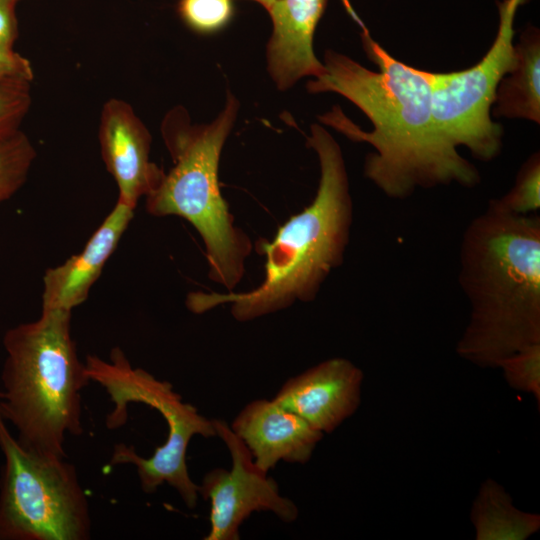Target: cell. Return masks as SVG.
<instances>
[{"mask_svg":"<svg viewBox=\"0 0 540 540\" xmlns=\"http://www.w3.org/2000/svg\"><path fill=\"white\" fill-rule=\"evenodd\" d=\"M361 28L365 52L378 71L327 50L325 72L310 80L307 89L343 96L367 116L373 130H362L339 106L319 116L320 122L375 149L366 157L365 176L392 199L407 198L417 188L478 184L477 169L446 139L435 120L433 72L398 61L370 37L365 26Z\"/></svg>","mask_w":540,"mask_h":540,"instance_id":"1","label":"cell"},{"mask_svg":"<svg viewBox=\"0 0 540 540\" xmlns=\"http://www.w3.org/2000/svg\"><path fill=\"white\" fill-rule=\"evenodd\" d=\"M459 284L470 315L457 354L479 367L540 344V218L488 206L466 227Z\"/></svg>","mask_w":540,"mask_h":540,"instance_id":"2","label":"cell"},{"mask_svg":"<svg viewBox=\"0 0 540 540\" xmlns=\"http://www.w3.org/2000/svg\"><path fill=\"white\" fill-rule=\"evenodd\" d=\"M308 146L318 157L319 185L312 203L293 215L271 241L260 240L266 257L262 283L244 293L192 292L186 299L196 314L231 304V314L247 322L311 302L332 270L343 263L350 239L353 204L345 161L339 144L321 125L312 124Z\"/></svg>","mask_w":540,"mask_h":540,"instance_id":"3","label":"cell"},{"mask_svg":"<svg viewBox=\"0 0 540 540\" xmlns=\"http://www.w3.org/2000/svg\"><path fill=\"white\" fill-rule=\"evenodd\" d=\"M0 414L26 449L65 458L66 435L83 431L81 391L90 382L71 334V311L42 310L6 331Z\"/></svg>","mask_w":540,"mask_h":540,"instance_id":"4","label":"cell"},{"mask_svg":"<svg viewBox=\"0 0 540 540\" xmlns=\"http://www.w3.org/2000/svg\"><path fill=\"white\" fill-rule=\"evenodd\" d=\"M239 111V100L228 92L223 109L209 123L193 124L183 108L165 117L162 135L173 167L146 198L149 214L186 219L205 245L212 281L232 291L241 281L252 251L247 234L234 224L218 180L223 146Z\"/></svg>","mask_w":540,"mask_h":540,"instance_id":"5","label":"cell"},{"mask_svg":"<svg viewBox=\"0 0 540 540\" xmlns=\"http://www.w3.org/2000/svg\"><path fill=\"white\" fill-rule=\"evenodd\" d=\"M0 540H86L91 517L76 468L24 448L0 414Z\"/></svg>","mask_w":540,"mask_h":540,"instance_id":"6","label":"cell"},{"mask_svg":"<svg viewBox=\"0 0 540 540\" xmlns=\"http://www.w3.org/2000/svg\"><path fill=\"white\" fill-rule=\"evenodd\" d=\"M85 367L90 381L101 385L114 404L106 416L107 428L117 429L126 423L130 403L146 404L156 409L166 421L168 432L164 444L148 458L137 454L132 459L141 484L156 490L167 483L179 494L189 493L195 483L186 464L187 448L195 435L216 436L213 419L184 402L171 383L133 367L119 347L111 350L108 361L88 355Z\"/></svg>","mask_w":540,"mask_h":540,"instance_id":"7","label":"cell"},{"mask_svg":"<svg viewBox=\"0 0 540 540\" xmlns=\"http://www.w3.org/2000/svg\"><path fill=\"white\" fill-rule=\"evenodd\" d=\"M526 0H503L498 32L484 57L470 68L432 76L435 120L446 139L458 149L465 146L477 158H495L502 144V128L491 119L496 90L514 67V20Z\"/></svg>","mask_w":540,"mask_h":540,"instance_id":"8","label":"cell"},{"mask_svg":"<svg viewBox=\"0 0 540 540\" xmlns=\"http://www.w3.org/2000/svg\"><path fill=\"white\" fill-rule=\"evenodd\" d=\"M213 423L232 464L230 469L210 470L199 485V496L210 502V529L204 539L238 540L240 526L253 512H271L283 522H294L299 514L296 504L255 465L250 451L226 421L213 419Z\"/></svg>","mask_w":540,"mask_h":540,"instance_id":"9","label":"cell"},{"mask_svg":"<svg viewBox=\"0 0 540 540\" xmlns=\"http://www.w3.org/2000/svg\"><path fill=\"white\" fill-rule=\"evenodd\" d=\"M98 137L106 169L118 186V200L135 209L164 176L150 160L149 130L129 103L110 99L100 113Z\"/></svg>","mask_w":540,"mask_h":540,"instance_id":"10","label":"cell"},{"mask_svg":"<svg viewBox=\"0 0 540 540\" xmlns=\"http://www.w3.org/2000/svg\"><path fill=\"white\" fill-rule=\"evenodd\" d=\"M363 372L346 358H331L289 378L273 400L323 434L332 433L361 403Z\"/></svg>","mask_w":540,"mask_h":540,"instance_id":"11","label":"cell"},{"mask_svg":"<svg viewBox=\"0 0 540 540\" xmlns=\"http://www.w3.org/2000/svg\"><path fill=\"white\" fill-rule=\"evenodd\" d=\"M329 0H276L266 10L272 32L267 45V69L280 91L301 78H317L325 72L313 49L316 27ZM351 17L362 26L349 0H341Z\"/></svg>","mask_w":540,"mask_h":540,"instance_id":"12","label":"cell"},{"mask_svg":"<svg viewBox=\"0 0 540 540\" xmlns=\"http://www.w3.org/2000/svg\"><path fill=\"white\" fill-rule=\"evenodd\" d=\"M230 427L250 451L255 465L265 473L280 461L307 463L324 435L273 398L249 402Z\"/></svg>","mask_w":540,"mask_h":540,"instance_id":"13","label":"cell"},{"mask_svg":"<svg viewBox=\"0 0 540 540\" xmlns=\"http://www.w3.org/2000/svg\"><path fill=\"white\" fill-rule=\"evenodd\" d=\"M133 216L134 209L117 200L80 253L45 271L42 310L72 312L86 301Z\"/></svg>","mask_w":540,"mask_h":540,"instance_id":"14","label":"cell"},{"mask_svg":"<svg viewBox=\"0 0 540 540\" xmlns=\"http://www.w3.org/2000/svg\"><path fill=\"white\" fill-rule=\"evenodd\" d=\"M514 67L498 84L493 103L496 117L540 123V34L527 28L514 45Z\"/></svg>","mask_w":540,"mask_h":540,"instance_id":"15","label":"cell"},{"mask_svg":"<svg viewBox=\"0 0 540 540\" xmlns=\"http://www.w3.org/2000/svg\"><path fill=\"white\" fill-rule=\"evenodd\" d=\"M477 540H524L540 528V516L517 509L505 489L485 480L471 509Z\"/></svg>","mask_w":540,"mask_h":540,"instance_id":"16","label":"cell"},{"mask_svg":"<svg viewBox=\"0 0 540 540\" xmlns=\"http://www.w3.org/2000/svg\"><path fill=\"white\" fill-rule=\"evenodd\" d=\"M36 159V150L21 130L0 137V204L25 183Z\"/></svg>","mask_w":540,"mask_h":540,"instance_id":"17","label":"cell"},{"mask_svg":"<svg viewBox=\"0 0 540 540\" xmlns=\"http://www.w3.org/2000/svg\"><path fill=\"white\" fill-rule=\"evenodd\" d=\"M488 206L513 215H529L540 208V156L531 155L521 166L514 186Z\"/></svg>","mask_w":540,"mask_h":540,"instance_id":"18","label":"cell"},{"mask_svg":"<svg viewBox=\"0 0 540 540\" xmlns=\"http://www.w3.org/2000/svg\"><path fill=\"white\" fill-rule=\"evenodd\" d=\"M497 368L503 372L510 387L531 394L540 405V344L503 359Z\"/></svg>","mask_w":540,"mask_h":540,"instance_id":"19","label":"cell"},{"mask_svg":"<svg viewBox=\"0 0 540 540\" xmlns=\"http://www.w3.org/2000/svg\"><path fill=\"white\" fill-rule=\"evenodd\" d=\"M31 102V81L0 77V137L20 129Z\"/></svg>","mask_w":540,"mask_h":540,"instance_id":"20","label":"cell"},{"mask_svg":"<svg viewBox=\"0 0 540 540\" xmlns=\"http://www.w3.org/2000/svg\"><path fill=\"white\" fill-rule=\"evenodd\" d=\"M179 12L190 28L209 33L229 22L233 5L232 0H180Z\"/></svg>","mask_w":540,"mask_h":540,"instance_id":"21","label":"cell"},{"mask_svg":"<svg viewBox=\"0 0 540 540\" xmlns=\"http://www.w3.org/2000/svg\"><path fill=\"white\" fill-rule=\"evenodd\" d=\"M0 77L32 81L34 77L30 61L16 51L0 49Z\"/></svg>","mask_w":540,"mask_h":540,"instance_id":"22","label":"cell"},{"mask_svg":"<svg viewBox=\"0 0 540 540\" xmlns=\"http://www.w3.org/2000/svg\"><path fill=\"white\" fill-rule=\"evenodd\" d=\"M18 0H0V49L12 51L18 36L15 6Z\"/></svg>","mask_w":540,"mask_h":540,"instance_id":"23","label":"cell"},{"mask_svg":"<svg viewBox=\"0 0 540 540\" xmlns=\"http://www.w3.org/2000/svg\"><path fill=\"white\" fill-rule=\"evenodd\" d=\"M260 5H262L265 9H267L272 3H274L276 0H252Z\"/></svg>","mask_w":540,"mask_h":540,"instance_id":"24","label":"cell"}]
</instances>
